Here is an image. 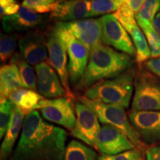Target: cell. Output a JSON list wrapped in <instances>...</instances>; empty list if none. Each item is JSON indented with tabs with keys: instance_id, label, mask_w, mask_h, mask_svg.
Masks as SVG:
<instances>
[{
	"instance_id": "obj_1",
	"label": "cell",
	"mask_w": 160,
	"mask_h": 160,
	"mask_svg": "<svg viewBox=\"0 0 160 160\" xmlns=\"http://www.w3.org/2000/svg\"><path fill=\"white\" fill-rule=\"evenodd\" d=\"M68 133L48 122L39 111L27 114L9 160H64Z\"/></svg>"
},
{
	"instance_id": "obj_2",
	"label": "cell",
	"mask_w": 160,
	"mask_h": 160,
	"mask_svg": "<svg viewBox=\"0 0 160 160\" xmlns=\"http://www.w3.org/2000/svg\"><path fill=\"white\" fill-rule=\"evenodd\" d=\"M133 58L110 46L99 44L91 51L83 77L73 89L85 92L99 82L121 75L133 68Z\"/></svg>"
},
{
	"instance_id": "obj_3",
	"label": "cell",
	"mask_w": 160,
	"mask_h": 160,
	"mask_svg": "<svg viewBox=\"0 0 160 160\" xmlns=\"http://www.w3.org/2000/svg\"><path fill=\"white\" fill-rule=\"evenodd\" d=\"M136 73L137 69L131 68L117 77L99 82L86 90L83 96L93 101L128 108L134 89Z\"/></svg>"
},
{
	"instance_id": "obj_4",
	"label": "cell",
	"mask_w": 160,
	"mask_h": 160,
	"mask_svg": "<svg viewBox=\"0 0 160 160\" xmlns=\"http://www.w3.org/2000/svg\"><path fill=\"white\" fill-rule=\"evenodd\" d=\"M77 100L82 102L94 111L100 122L103 125L111 126L124 133L137 148L142 150L144 152L148 148L132 125L128 115L125 112V108L118 105L93 101L84 96H78Z\"/></svg>"
},
{
	"instance_id": "obj_5",
	"label": "cell",
	"mask_w": 160,
	"mask_h": 160,
	"mask_svg": "<svg viewBox=\"0 0 160 160\" xmlns=\"http://www.w3.org/2000/svg\"><path fill=\"white\" fill-rule=\"evenodd\" d=\"M51 28L67 51L70 84L74 88L83 77L88 63L91 51L58 22H56Z\"/></svg>"
},
{
	"instance_id": "obj_6",
	"label": "cell",
	"mask_w": 160,
	"mask_h": 160,
	"mask_svg": "<svg viewBox=\"0 0 160 160\" xmlns=\"http://www.w3.org/2000/svg\"><path fill=\"white\" fill-rule=\"evenodd\" d=\"M131 110L160 111V78L142 65L136 73Z\"/></svg>"
},
{
	"instance_id": "obj_7",
	"label": "cell",
	"mask_w": 160,
	"mask_h": 160,
	"mask_svg": "<svg viewBox=\"0 0 160 160\" xmlns=\"http://www.w3.org/2000/svg\"><path fill=\"white\" fill-rule=\"evenodd\" d=\"M37 110L46 121L59 125L70 131L74 127L77 116L75 105H73L71 98H45L39 102Z\"/></svg>"
},
{
	"instance_id": "obj_8",
	"label": "cell",
	"mask_w": 160,
	"mask_h": 160,
	"mask_svg": "<svg viewBox=\"0 0 160 160\" xmlns=\"http://www.w3.org/2000/svg\"><path fill=\"white\" fill-rule=\"evenodd\" d=\"M102 25V42L113 49L136 57V48L129 33L113 14L99 18Z\"/></svg>"
},
{
	"instance_id": "obj_9",
	"label": "cell",
	"mask_w": 160,
	"mask_h": 160,
	"mask_svg": "<svg viewBox=\"0 0 160 160\" xmlns=\"http://www.w3.org/2000/svg\"><path fill=\"white\" fill-rule=\"evenodd\" d=\"M75 111L77 119L71 131V135L86 145L95 148L101 130L99 118L94 111L79 100L75 103Z\"/></svg>"
},
{
	"instance_id": "obj_10",
	"label": "cell",
	"mask_w": 160,
	"mask_h": 160,
	"mask_svg": "<svg viewBox=\"0 0 160 160\" xmlns=\"http://www.w3.org/2000/svg\"><path fill=\"white\" fill-rule=\"evenodd\" d=\"M128 118L148 148L160 145V111L131 110Z\"/></svg>"
},
{
	"instance_id": "obj_11",
	"label": "cell",
	"mask_w": 160,
	"mask_h": 160,
	"mask_svg": "<svg viewBox=\"0 0 160 160\" xmlns=\"http://www.w3.org/2000/svg\"><path fill=\"white\" fill-rule=\"evenodd\" d=\"M47 37V47L48 50V62L57 71L62 83L67 91L68 97L74 99V95L70 88L68 53L65 46L54 34L51 28L45 32Z\"/></svg>"
},
{
	"instance_id": "obj_12",
	"label": "cell",
	"mask_w": 160,
	"mask_h": 160,
	"mask_svg": "<svg viewBox=\"0 0 160 160\" xmlns=\"http://www.w3.org/2000/svg\"><path fill=\"white\" fill-rule=\"evenodd\" d=\"M19 53L24 59L31 65L37 66L48 62V50L45 33L40 31L27 32L19 40Z\"/></svg>"
},
{
	"instance_id": "obj_13",
	"label": "cell",
	"mask_w": 160,
	"mask_h": 160,
	"mask_svg": "<svg viewBox=\"0 0 160 160\" xmlns=\"http://www.w3.org/2000/svg\"><path fill=\"white\" fill-rule=\"evenodd\" d=\"M48 18L21 6L16 14L3 17L2 25L5 32L8 33L39 31L48 23Z\"/></svg>"
},
{
	"instance_id": "obj_14",
	"label": "cell",
	"mask_w": 160,
	"mask_h": 160,
	"mask_svg": "<svg viewBox=\"0 0 160 160\" xmlns=\"http://www.w3.org/2000/svg\"><path fill=\"white\" fill-rule=\"evenodd\" d=\"M95 148L102 155L115 156L137 148L124 133L111 126H101Z\"/></svg>"
},
{
	"instance_id": "obj_15",
	"label": "cell",
	"mask_w": 160,
	"mask_h": 160,
	"mask_svg": "<svg viewBox=\"0 0 160 160\" xmlns=\"http://www.w3.org/2000/svg\"><path fill=\"white\" fill-rule=\"evenodd\" d=\"M82 42L90 51L102 44V25L99 19H83L58 22Z\"/></svg>"
},
{
	"instance_id": "obj_16",
	"label": "cell",
	"mask_w": 160,
	"mask_h": 160,
	"mask_svg": "<svg viewBox=\"0 0 160 160\" xmlns=\"http://www.w3.org/2000/svg\"><path fill=\"white\" fill-rule=\"evenodd\" d=\"M37 91L46 99L68 97L61 79L48 62L35 66Z\"/></svg>"
},
{
	"instance_id": "obj_17",
	"label": "cell",
	"mask_w": 160,
	"mask_h": 160,
	"mask_svg": "<svg viewBox=\"0 0 160 160\" xmlns=\"http://www.w3.org/2000/svg\"><path fill=\"white\" fill-rule=\"evenodd\" d=\"M89 0H66L59 2L50 13V19L56 22H68L89 17Z\"/></svg>"
},
{
	"instance_id": "obj_18",
	"label": "cell",
	"mask_w": 160,
	"mask_h": 160,
	"mask_svg": "<svg viewBox=\"0 0 160 160\" xmlns=\"http://www.w3.org/2000/svg\"><path fill=\"white\" fill-rule=\"evenodd\" d=\"M25 116L26 115L19 108L13 105L11 122L4 137L0 148V160H9L14 150V145L20 133H22Z\"/></svg>"
},
{
	"instance_id": "obj_19",
	"label": "cell",
	"mask_w": 160,
	"mask_h": 160,
	"mask_svg": "<svg viewBox=\"0 0 160 160\" xmlns=\"http://www.w3.org/2000/svg\"><path fill=\"white\" fill-rule=\"evenodd\" d=\"M23 88L19 70L13 64H5L0 68V100L8 99L11 93Z\"/></svg>"
},
{
	"instance_id": "obj_20",
	"label": "cell",
	"mask_w": 160,
	"mask_h": 160,
	"mask_svg": "<svg viewBox=\"0 0 160 160\" xmlns=\"http://www.w3.org/2000/svg\"><path fill=\"white\" fill-rule=\"evenodd\" d=\"M45 99L39 92L28 88H19L13 91L9 96L11 102L19 108L25 115L37 111L38 105L42 100Z\"/></svg>"
},
{
	"instance_id": "obj_21",
	"label": "cell",
	"mask_w": 160,
	"mask_h": 160,
	"mask_svg": "<svg viewBox=\"0 0 160 160\" xmlns=\"http://www.w3.org/2000/svg\"><path fill=\"white\" fill-rule=\"evenodd\" d=\"M126 31L129 33L136 48L135 61L139 66L143 63L145 64L148 60L150 59L151 55L148 43L143 31L139 27L137 23L131 26L126 29Z\"/></svg>"
},
{
	"instance_id": "obj_22",
	"label": "cell",
	"mask_w": 160,
	"mask_h": 160,
	"mask_svg": "<svg viewBox=\"0 0 160 160\" xmlns=\"http://www.w3.org/2000/svg\"><path fill=\"white\" fill-rule=\"evenodd\" d=\"M10 63L13 64L17 67L24 88L37 91V76L35 69L23 59L20 53H16Z\"/></svg>"
},
{
	"instance_id": "obj_23",
	"label": "cell",
	"mask_w": 160,
	"mask_h": 160,
	"mask_svg": "<svg viewBox=\"0 0 160 160\" xmlns=\"http://www.w3.org/2000/svg\"><path fill=\"white\" fill-rule=\"evenodd\" d=\"M98 156L94 150L86 144L71 140L66 147L64 160H97Z\"/></svg>"
},
{
	"instance_id": "obj_24",
	"label": "cell",
	"mask_w": 160,
	"mask_h": 160,
	"mask_svg": "<svg viewBox=\"0 0 160 160\" xmlns=\"http://www.w3.org/2000/svg\"><path fill=\"white\" fill-rule=\"evenodd\" d=\"M136 20L145 36L151 51V57H160V34L152 23L139 18H136Z\"/></svg>"
},
{
	"instance_id": "obj_25",
	"label": "cell",
	"mask_w": 160,
	"mask_h": 160,
	"mask_svg": "<svg viewBox=\"0 0 160 160\" xmlns=\"http://www.w3.org/2000/svg\"><path fill=\"white\" fill-rule=\"evenodd\" d=\"M21 37L19 33H1L0 38V59L1 62L5 65L8 62H11L12 58L16 54L17 43Z\"/></svg>"
},
{
	"instance_id": "obj_26",
	"label": "cell",
	"mask_w": 160,
	"mask_h": 160,
	"mask_svg": "<svg viewBox=\"0 0 160 160\" xmlns=\"http://www.w3.org/2000/svg\"><path fill=\"white\" fill-rule=\"evenodd\" d=\"M90 12L88 17L105 16L114 13L119 9V5L114 0H89Z\"/></svg>"
},
{
	"instance_id": "obj_27",
	"label": "cell",
	"mask_w": 160,
	"mask_h": 160,
	"mask_svg": "<svg viewBox=\"0 0 160 160\" xmlns=\"http://www.w3.org/2000/svg\"><path fill=\"white\" fill-rule=\"evenodd\" d=\"M159 11L160 0H145L139 11L136 13L135 18H139L153 24Z\"/></svg>"
},
{
	"instance_id": "obj_28",
	"label": "cell",
	"mask_w": 160,
	"mask_h": 160,
	"mask_svg": "<svg viewBox=\"0 0 160 160\" xmlns=\"http://www.w3.org/2000/svg\"><path fill=\"white\" fill-rule=\"evenodd\" d=\"M57 0H23L22 6L39 14L51 13Z\"/></svg>"
},
{
	"instance_id": "obj_29",
	"label": "cell",
	"mask_w": 160,
	"mask_h": 160,
	"mask_svg": "<svg viewBox=\"0 0 160 160\" xmlns=\"http://www.w3.org/2000/svg\"><path fill=\"white\" fill-rule=\"evenodd\" d=\"M13 104L9 99L1 101L0 104V139L5 137L6 131L8 128L12 117Z\"/></svg>"
},
{
	"instance_id": "obj_30",
	"label": "cell",
	"mask_w": 160,
	"mask_h": 160,
	"mask_svg": "<svg viewBox=\"0 0 160 160\" xmlns=\"http://www.w3.org/2000/svg\"><path fill=\"white\" fill-rule=\"evenodd\" d=\"M113 14L125 30L137 23L135 18L136 13L126 6H119V9Z\"/></svg>"
},
{
	"instance_id": "obj_31",
	"label": "cell",
	"mask_w": 160,
	"mask_h": 160,
	"mask_svg": "<svg viewBox=\"0 0 160 160\" xmlns=\"http://www.w3.org/2000/svg\"><path fill=\"white\" fill-rule=\"evenodd\" d=\"M21 6L16 0H0L1 18L14 15L19 11Z\"/></svg>"
},
{
	"instance_id": "obj_32",
	"label": "cell",
	"mask_w": 160,
	"mask_h": 160,
	"mask_svg": "<svg viewBox=\"0 0 160 160\" xmlns=\"http://www.w3.org/2000/svg\"><path fill=\"white\" fill-rule=\"evenodd\" d=\"M144 152L139 148L125 151L119 154L113 156V160H144Z\"/></svg>"
},
{
	"instance_id": "obj_33",
	"label": "cell",
	"mask_w": 160,
	"mask_h": 160,
	"mask_svg": "<svg viewBox=\"0 0 160 160\" xmlns=\"http://www.w3.org/2000/svg\"><path fill=\"white\" fill-rule=\"evenodd\" d=\"M119 6H126L137 13L143 5L145 0H114Z\"/></svg>"
},
{
	"instance_id": "obj_34",
	"label": "cell",
	"mask_w": 160,
	"mask_h": 160,
	"mask_svg": "<svg viewBox=\"0 0 160 160\" xmlns=\"http://www.w3.org/2000/svg\"><path fill=\"white\" fill-rule=\"evenodd\" d=\"M145 68L160 78V57L151 58L144 64Z\"/></svg>"
},
{
	"instance_id": "obj_35",
	"label": "cell",
	"mask_w": 160,
	"mask_h": 160,
	"mask_svg": "<svg viewBox=\"0 0 160 160\" xmlns=\"http://www.w3.org/2000/svg\"><path fill=\"white\" fill-rule=\"evenodd\" d=\"M147 160H160V145L149 147L145 151Z\"/></svg>"
},
{
	"instance_id": "obj_36",
	"label": "cell",
	"mask_w": 160,
	"mask_h": 160,
	"mask_svg": "<svg viewBox=\"0 0 160 160\" xmlns=\"http://www.w3.org/2000/svg\"><path fill=\"white\" fill-rule=\"evenodd\" d=\"M153 27L155 28L156 30L158 31V33L160 34V11L156 16L154 21H153Z\"/></svg>"
},
{
	"instance_id": "obj_37",
	"label": "cell",
	"mask_w": 160,
	"mask_h": 160,
	"mask_svg": "<svg viewBox=\"0 0 160 160\" xmlns=\"http://www.w3.org/2000/svg\"><path fill=\"white\" fill-rule=\"evenodd\" d=\"M97 160H113V156H108V155H102L99 156L98 157Z\"/></svg>"
},
{
	"instance_id": "obj_38",
	"label": "cell",
	"mask_w": 160,
	"mask_h": 160,
	"mask_svg": "<svg viewBox=\"0 0 160 160\" xmlns=\"http://www.w3.org/2000/svg\"><path fill=\"white\" fill-rule=\"evenodd\" d=\"M59 2H63V1H66V0H58Z\"/></svg>"
}]
</instances>
